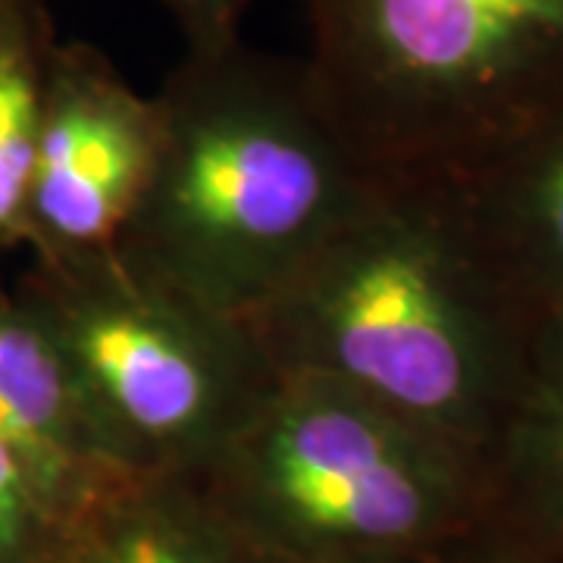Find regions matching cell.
Returning a JSON list of instances; mask_svg holds the SVG:
<instances>
[{
  "label": "cell",
  "mask_w": 563,
  "mask_h": 563,
  "mask_svg": "<svg viewBox=\"0 0 563 563\" xmlns=\"http://www.w3.org/2000/svg\"><path fill=\"white\" fill-rule=\"evenodd\" d=\"M51 51L35 0L0 7V232L25 222Z\"/></svg>",
  "instance_id": "obj_11"
},
{
  "label": "cell",
  "mask_w": 563,
  "mask_h": 563,
  "mask_svg": "<svg viewBox=\"0 0 563 563\" xmlns=\"http://www.w3.org/2000/svg\"><path fill=\"white\" fill-rule=\"evenodd\" d=\"M195 483L266 563H426L485 517V466L383 404L279 373Z\"/></svg>",
  "instance_id": "obj_4"
},
{
  "label": "cell",
  "mask_w": 563,
  "mask_h": 563,
  "mask_svg": "<svg viewBox=\"0 0 563 563\" xmlns=\"http://www.w3.org/2000/svg\"><path fill=\"white\" fill-rule=\"evenodd\" d=\"M426 563H563V548L532 542L492 520H479Z\"/></svg>",
  "instance_id": "obj_13"
},
{
  "label": "cell",
  "mask_w": 563,
  "mask_h": 563,
  "mask_svg": "<svg viewBox=\"0 0 563 563\" xmlns=\"http://www.w3.org/2000/svg\"><path fill=\"white\" fill-rule=\"evenodd\" d=\"M154 98H141L110 60L69 44L47 57L25 225L44 254L110 247L151 166Z\"/></svg>",
  "instance_id": "obj_6"
},
{
  "label": "cell",
  "mask_w": 563,
  "mask_h": 563,
  "mask_svg": "<svg viewBox=\"0 0 563 563\" xmlns=\"http://www.w3.org/2000/svg\"><path fill=\"white\" fill-rule=\"evenodd\" d=\"M98 488L69 492L51 483L0 435V563L57 561L69 529Z\"/></svg>",
  "instance_id": "obj_12"
},
{
  "label": "cell",
  "mask_w": 563,
  "mask_h": 563,
  "mask_svg": "<svg viewBox=\"0 0 563 563\" xmlns=\"http://www.w3.org/2000/svg\"><path fill=\"white\" fill-rule=\"evenodd\" d=\"M7 3H13V0H0V7H7Z\"/></svg>",
  "instance_id": "obj_15"
},
{
  "label": "cell",
  "mask_w": 563,
  "mask_h": 563,
  "mask_svg": "<svg viewBox=\"0 0 563 563\" xmlns=\"http://www.w3.org/2000/svg\"><path fill=\"white\" fill-rule=\"evenodd\" d=\"M485 520L563 548V303L542 313L520 388L485 454Z\"/></svg>",
  "instance_id": "obj_9"
},
{
  "label": "cell",
  "mask_w": 563,
  "mask_h": 563,
  "mask_svg": "<svg viewBox=\"0 0 563 563\" xmlns=\"http://www.w3.org/2000/svg\"><path fill=\"white\" fill-rule=\"evenodd\" d=\"M157 139L110 251L132 273L251 320L363 195L369 173L303 60L242 35L185 47L154 98Z\"/></svg>",
  "instance_id": "obj_2"
},
{
  "label": "cell",
  "mask_w": 563,
  "mask_h": 563,
  "mask_svg": "<svg viewBox=\"0 0 563 563\" xmlns=\"http://www.w3.org/2000/svg\"><path fill=\"white\" fill-rule=\"evenodd\" d=\"M0 435L51 483L95 492L107 461L69 363L32 303L0 307Z\"/></svg>",
  "instance_id": "obj_7"
},
{
  "label": "cell",
  "mask_w": 563,
  "mask_h": 563,
  "mask_svg": "<svg viewBox=\"0 0 563 563\" xmlns=\"http://www.w3.org/2000/svg\"><path fill=\"white\" fill-rule=\"evenodd\" d=\"M54 563H266L195 476L120 473L98 488Z\"/></svg>",
  "instance_id": "obj_8"
},
{
  "label": "cell",
  "mask_w": 563,
  "mask_h": 563,
  "mask_svg": "<svg viewBox=\"0 0 563 563\" xmlns=\"http://www.w3.org/2000/svg\"><path fill=\"white\" fill-rule=\"evenodd\" d=\"M463 181L526 285L544 303H563V120Z\"/></svg>",
  "instance_id": "obj_10"
},
{
  "label": "cell",
  "mask_w": 563,
  "mask_h": 563,
  "mask_svg": "<svg viewBox=\"0 0 563 563\" xmlns=\"http://www.w3.org/2000/svg\"><path fill=\"white\" fill-rule=\"evenodd\" d=\"M29 303L120 473L195 476L279 376L251 322L144 279L110 247L47 254Z\"/></svg>",
  "instance_id": "obj_5"
},
{
  "label": "cell",
  "mask_w": 563,
  "mask_h": 563,
  "mask_svg": "<svg viewBox=\"0 0 563 563\" xmlns=\"http://www.w3.org/2000/svg\"><path fill=\"white\" fill-rule=\"evenodd\" d=\"M185 35V47H210L239 38L244 13L254 0H161Z\"/></svg>",
  "instance_id": "obj_14"
},
{
  "label": "cell",
  "mask_w": 563,
  "mask_h": 563,
  "mask_svg": "<svg viewBox=\"0 0 563 563\" xmlns=\"http://www.w3.org/2000/svg\"><path fill=\"white\" fill-rule=\"evenodd\" d=\"M307 73L369 176L470 179L563 120V0H301Z\"/></svg>",
  "instance_id": "obj_3"
},
{
  "label": "cell",
  "mask_w": 563,
  "mask_h": 563,
  "mask_svg": "<svg viewBox=\"0 0 563 563\" xmlns=\"http://www.w3.org/2000/svg\"><path fill=\"white\" fill-rule=\"evenodd\" d=\"M548 307L466 181L369 176L247 322L276 373L332 379L485 466Z\"/></svg>",
  "instance_id": "obj_1"
}]
</instances>
